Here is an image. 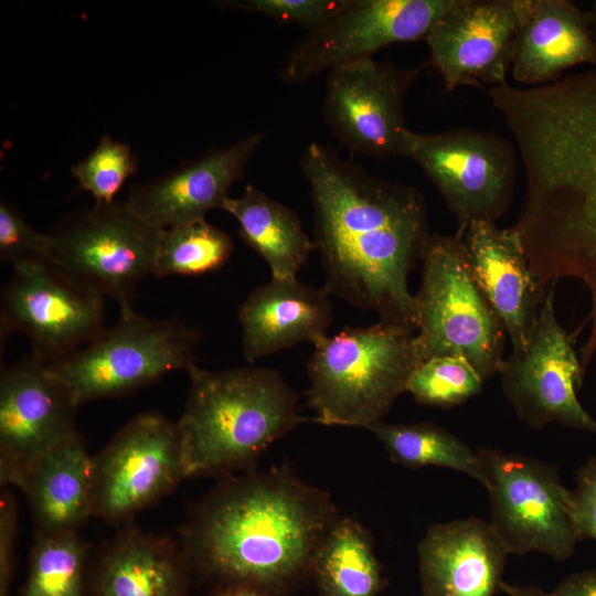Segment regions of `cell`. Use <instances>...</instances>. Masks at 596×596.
Returning <instances> with one entry per match:
<instances>
[{
  "label": "cell",
  "instance_id": "e575fe53",
  "mask_svg": "<svg viewBox=\"0 0 596 596\" xmlns=\"http://www.w3.org/2000/svg\"><path fill=\"white\" fill-rule=\"evenodd\" d=\"M17 531V509L9 492L1 493L0 500V596H7L13 564Z\"/></svg>",
  "mask_w": 596,
  "mask_h": 596
},
{
  "label": "cell",
  "instance_id": "f35d334b",
  "mask_svg": "<svg viewBox=\"0 0 596 596\" xmlns=\"http://www.w3.org/2000/svg\"><path fill=\"white\" fill-rule=\"evenodd\" d=\"M586 13L588 17L593 35L596 40V1L592 2L590 7L586 10Z\"/></svg>",
  "mask_w": 596,
  "mask_h": 596
},
{
  "label": "cell",
  "instance_id": "5bb4252c",
  "mask_svg": "<svg viewBox=\"0 0 596 596\" xmlns=\"http://www.w3.org/2000/svg\"><path fill=\"white\" fill-rule=\"evenodd\" d=\"M105 297L82 288L50 264L13 267L1 298V333L19 332L47 363L79 350L104 330Z\"/></svg>",
  "mask_w": 596,
  "mask_h": 596
},
{
  "label": "cell",
  "instance_id": "5b68a950",
  "mask_svg": "<svg viewBox=\"0 0 596 596\" xmlns=\"http://www.w3.org/2000/svg\"><path fill=\"white\" fill-rule=\"evenodd\" d=\"M415 297L424 361L466 359L483 381L503 364L505 330L470 273L460 236L430 234Z\"/></svg>",
  "mask_w": 596,
  "mask_h": 596
},
{
  "label": "cell",
  "instance_id": "ffe728a7",
  "mask_svg": "<svg viewBox=\"0 0 596 596\" xmlns=\"http://www.w3.org/2000/svg\"><path fill=\"white\" fill-rule=\"evenodd\" d=\"M330 296L324 287L316 288L297 278H272L252 290L238 309L245 360L253 364L302 342L316 344L328 336Z\"/></svg>",
  "mask_w": 596,
  "mask_h": 596
},
{
  "label": "cell",
  "instance_id": "9a60e30c",
  "mask_svg": "<svg viewBox=\"0 0 596 596\" xmlns=\"http://www.w3.org/2000/svg\"><path fill=\"white\" fill-rule=\"evenodd\" d=\"M535 0H456L425 38L428 65L448 93L507 83L515 44Z\"/></svg>",
  "mask_w": 596,
  "mask_h": 596
},
{
  "label": "cell",
  "instance_id": "cb8c5ba5",
  "mask_svg": "<svg viewBox=\"0 0 596 596\" xmlns=\"http://www.w3.org/2000/svg\"><path fill=\"white\" fill-rule=\"evenodd\" d=\"M97 596H182L175 547L137 530L123 533L100 563Z\"/></svg>",
  "mask_w": 596,
  "mask_h": 596
},
{
  "label": "cell",
  "instance_id": "7a4b0ae2",
  "mask_svg": "<svg viewBox=\"0 0 596 596\" xmlns=\"http://www.w3.org/2000/svg\"><path fill=\"white\" fill-rule=\"evenodd\" d=\"M339 513L331 497L287 468L221 482L185 529L184 547L205 571L269 594L312 572Z\"/></svg>",
  "mask_w": 596,
  "mask_h": 596
},
{
  "label": "cell",
  "instance_id": "484cf974",
  "mask_svg": "<svg viewBox=\"0 0 596 596\" xmlns=\"http://www.w3.org/2000/svg\"><path fill=\"white\" fill-rule=\"evenodd\" d=\"M384 445L391 460L408 468L444 467L464 472L487 485L486 470L478 451L435 424H386L369 428Z\"/></svg>",
  "mask_w": 596,
  "mask_h": 596
},
{
  "label": "cell",
  "instance_id": "f1b7e54d",
  "mask_svg": "<svg viewBox=\"0 0 596 596\" xmlns=\"http://www.w3.org/2000/svg\"><path fill=\"white\" fill-rule=\"evenodd\" d=\"M85 544L76 531L36 532L22 596H82Z\"/></svg>",
  "mask_w": 596,
  "mask_h": 596
},
{
  "label": "cell",
  "instance_id": "d6a6232c",
  "mask_svg": "<svg viewBox=\"0 0 596 596\" xmlns=\"http://www.w3.org/2000/svg\"><path fill=\"white\" fill-rule=\"evenodd\" d=\"M349 0H224L223 9H238L263 14L280 24L315 30L336 15Z\"/></svg>",
  "mask_w": 596,
  "mask_h": 596
},
{
  "label": "cell",
  "instance_id": "8d00e7d4",
  "mask_svg": "<svg viewBox=\"0 0 596 596\" xmlns=\"http://www.w3.org/2000/svg\"><path fill=\"white\" fill-rule=\"evenodd\" d=\"M216 596H270V594L254 585L232 583Z\"/></svg>",
  "mask_w": 596,
  "mask_h": 596
},
{
  "label": "cell",
  "instance_id": "44dd1931",
  "mask_svg": "<svg viewBox=\"0 0 596 596\" xmlns=\"http://www.w3.org/2000/svg\"><path fill=\"white\" fill-rule=\"evenodd\" d=\"M581 64H596V40L586 10L571 0H535L517 40L513 79L542 86Z\"/></svg>",
  "mask_w": 596,
  "mask_h": 596
},
{
  "label": "cell",
  "instance_id": "d590c367",
  "mask_svg": "<svg viewBox=\"0 0 596 596\" xmlns=\"http://www.w3.org/2000/svg\"><path fill=\"white\" fill-rule=\"evenodd\" d=\"M546 596H596V568L574 573L560 582Z\"/></svg>",
  "mask_w": 596,
  "mask_h": 596
},
{
  "label": "cell",
  "instance_id": "ba28073f",
  "mask_svg": "<svg viewBox=\"0 0 596 596\" xmlns=\"http://www.w3.org/2000/svg\"><path fill=\"white\" fill-rule=\"evenodd\" d=\"M400 156L418 166L436 187L461 233L475 221L497 222L509 209L518 152L502 136L471 128L418 132L406 128Z\"/></svg>",
  "mask_w": 596,
  "mask_h": 596
},
{
  "label": "cell",
  "instance_id": "7402d4cb",
  "mask_svg": "<svg viewBox=\"0 0 596 596\" xmlns=\"http://www.w3.org/2000/svg\"><path fill=\"white\" fill-rule=\"evenodd\" d=\"M92 465L75 432L26 470L18 487L29 499L39 532H74L93 515Z\"/></svg>",
  "mask_w": 596,
  "mask_h": 596
},
{
  "label": "cell",
  "instance_id": "4dcf8cb0",
  "mask_svg": "<svg viewBox=\"0 0 596 596\" xmlns=\"http://www.w3.org/2000/svg\"><path fill=\"white\" fill-rule=\"evenodd\" d=\"M138 158L130 146L103 136L95 149L72 167L78 185L89 192L95 203H111L126 180L137 173Z\"/></svg>",
  "mask_w": 596,
  "mask_h": 596
},
{
  "label": "cell",
  "instance_id": "7c38bea8",
  "mask_svg": "<svg viewBox=\"0 0 596 596\" xmlns=\"http://www.w3.org/2000/svg\"><path fill=\"white\" fill-rule=\"evenodd\" d=\"M555 284H549L528 343L504 359L502 390L517 415L536 429L550 423L596 434V419L577 398L584 379L568 334L555 315Z\"/></svg>",
  "mask_w": 596,
  "mask_h": 596
},
{
  "label": "cell",
  "instance_id": "2e32d148",
  "mask_svg": "<svg viewBox=\"0 0 596 596\" xmlns=\"http://www.w3.org/2000/svg\"><path fill=\"white\" fill-rule=\"evenodd\" d=\"M78 406L46 361L31 353L0 376V481L19 486L50 448L77 432Z\"/></svg>",
  "mask_w": 596,
  "mask_h": 596
},
{
  "label": "cell",
  "instance_id": "d4e9b609",
  "mask_svg": "<svg viewBox=\"0 0 596 596\" xmlns=\"http://www.w3.org/2000/svg\"><path fill=\"white\" fill-rule=\"evenodd\" d=\"M312 572L321 596H377L384 585L368 530L347 517L328 531Z\"/></svg>",
  "mask_w": 596,
  "mask_h": 596
},
{
  "label": "cell",
  "instance_id": "d6986e66",
  "mask_svg": "<svg viewBox=\"0 0 596 596\" xmlns=\"http://www.w3.org/2000/svg\"><path fill=\"white\" fill-rule=\"evenodd\" d=\"M423 596H494L509 552L478 518L433 524L418 544Z\"/></svg>",
  "mask_w": 596,
  "mask_h": 596
},
{
  "label": "cell",
  "instance_id": "30bf717a",
  "mask_svg": "<svg viewBox=\"0 0 596 596\" xmlns=\"http://www.w3.org/2000/svg\"><path fill=\"white\" fill-rule=\"evenodd\" d=\"M185 477L178 424L155 412L136 415L93 458V515L111 523L125 520Z\"/></svg>",
  "mask_w": 596,
  "mask_h": 596
},
{
  "label": "cell",
  "instance_id": "836d02e7",
  "mask_svg": "<svg viewBox=\"0 0 596 596\" xmlns=\"http://www.w3.org/2000/svg\"><path fill=\"white\" fill-rule=\"evenodd\" d=\"M571 514L578 541H596V457L590 456L577 471L571 491Z\"/></svg>",
  "mask_w": 596,
  "mask_h": 596
},
{
  "label": "cell",
  "instance_id": "8fae6325",
  "mask_svg": "<svg viewBox=\"0 0 596 596\" xmlns=\"http://www.w3.org/2000/svg\"><path fill=\"white\" fill-rule=\"evenodd\" d=\"M456 0H349L321 26L297 40L283 60L278 77L300 84L396 43L425 40Z\"/></svg>",
  "mask_w": 596,
  "mask_h": 596
},
{
  "label": "cell",
  "instance_id": "83f0119b",
  "mask_svg": "<svg viewBox=\"0 0 596 596\" xmlns=\"http://www.w3.org/2000/svg\"><path fill=\"white\" fill-rule=\"evenodd\" d=\"M554 278L573 277L587 288L592 308L590 332L579 358L585 370L596 352V191L576 213L551 260Z\"/></svg>",
  "mask_w": 596,
  "mask_h": 596
},
{
  "label": "cell",
  "instance_id": "4316f807",
  "mask_svg": "<svg viewBox=\"0 0 596 596\" xmlns=\"http://www.w3.org/2000/svg\"><path fill=\"white\" fill-rule=\"evenodd\" d=\"M233 251L231 236L205 219L168 227L162 232L153 276H196L215 272Z\"/></svg>",
  "mask_w": 596,
  "mask_h": 596
},
{
  "label": "cell",
  "instance_id": "6da1fadb",
  "mask_svg": "<svg viewBox=\"0 0 596 596\" xmlns=\"http://www.w3.org/2000/svg\"><path fill=\"white\" fill-rule=\"evenodd\" d=\"M300 168L310 189L323 287L380 320L417 331L408 275L430 236L423 193L373 175L318 142L306 147Z\"/></svg>",
  "mask_w": 596,
  "mask_h": 596
},
{
  "label": "cell",
  "instance_id": "4fadbf2b",
  "mask_svg": "<svg viewBox=\"0 0 596 596\" xmlns=\"http://www.w3.org/2000/svg\"><path fill=\"white\" fill-rule=\"evenodd\" d=\"M426 65L403 67L370 56L327 72L322 111L340 145L366 157L400 156L405 97Z\"/></svg>",
  "mask_w": 596,
  "mask_h": 596
},
{
  "label": "cell",
  "instance_id": "74e56055",
  "mask_svg": "<svg viewBox=\"0 0 596 596\" xmlns=\"http://www.w3.org/2000/svg\"><path fill=\"white\" fill-rule=\"evenodd\" d=\"M500 590L505 593L508 596H546V594L538 586H519L511 585L502 582L500 585Z\"/></svg>",
  "mask_w": 596,
  "mask_h": 596
},
{
  "label": "cell",
  "instance_id": "1f68e13d",
  "mask_svg": "<svg viewBox=\"0 0 596 596\" xmlns=\"http://www.w3.org/2000/svg\"><path fill=\"white\" fill-rule=\"evenodd\" d=\"M52 238L29 225L19 211L0 202V258L12 267L23 264L51 263Z\"/></svg>",
  "mask_w": 596,
  "mask_h": 596
},
{
  "label": "cell",
  "instance_id": "277c9868",
  "mask_svg": "<svg viewBox=\"0 0 596 596\" xmlns=\"http://www.w3.org/2000/svg\"><path fill=\"white\" fill-rule=\"evenodd\" d=\"M307 363L315 421L369 429L383 422L424 355L415 331L380 320L313 344Z\"/></svg>",
  "mask_w": 596,
  "mask_h": 596
},
{
  "label": "cell",
  "instance_id": "52a82bcc",
  "mask_svg": "<svg viewBox=\"0 0 596 596\" xmlns=\"http://www.w3.org/2000/svg\"><path fill=\"white\" fill-rule=\"evenodd\" d=\"M163 230L136 217L125 202L95 203L50 232V265L75 285L131 309L137 286L155 272Z\"/></svg>",
  "mask_w": 596,
  "mask_h": 596
},
{
  "label": "cell",
  "instance_id": "603a6c76",
  "mask_svg": "<svg viewBox=\"0 0 596 596\" xmlns=\"http://www.w3.org/2000/svg\"><path fill=\"white\" fill-rule=\"evenodd\" d=\"M223 210L237 221L242 240L267 263L272 278H297L315 245L295 211L252 184L240 196H230Z\"/></svg>",
  "mask_w": 596,
  "mask_h": 596
},
{
  "label": "cell",
  "instance_id": "9c48e42d",
  "mask_svg": "<svg viewBox=\"0 0 596 596\" xmlns=\"http://www.w3.org/2000/svg\"><path fill=\"white\" fill-rule=\"evenodd\" d=\"M487 476L489 524L509 554L541 552L570 558L578 542L571 490L556 468L532 457L500 449L477 450Z\"/></svg>",
  "mask_w": 596,
  "mask_h": 596
},
{
  "label": "cell",
  "instance_id": "8992f818",
  "mask_svg": "<svg viewBox=\"0 0 596 596\" xmlns=\"http://www.w3.org/2000/svg\"><path fill=\"white\" fill-rule=\"evenodd\" d=\"M200 333L175 319L119 310L114 326L71 355L49 363L77 406L130 394L195 364Z\"/></svg>",
  "mask_w": 596,
  "mask_h": 596
},
{
  "label": "cell",
  "instance_id": "f546056e",
  "mask_svg": "<svg viewBox=\"0 0 596 596\" xmlns=\"http://www.w3.org/2000/svg\"><path fill=\"white\" fill-rule=\"evenodd\" d=\"M483 380L460 356H435L423 361L409 376L405 392L418 403L450 408L479 394Z\"/></svg>",
  "mask_w": 596,
  "mask_h": 596
},
{
  "label": "cell",
  "instance_id": "ac0fdd59",
  "mask_svg": "<svg viewBox=\"0 0 596 596\" xmlns=\"http://www.w3.org/2000/svg\"><path fill=\"white\" fill-rule=\"evenodd\" d=\"M470 273L504 327L512 351L522 350L536 322L547 287L530 267L514 224L501 228L492 221H475L457 233Z\"/></svg>",
  "mask_w": 596,
  "mask_h": 596
},
{
  "label": "cell",
  "instance_id": "e0dca14e",
  "mask_svg": "<svg viewBox=\"0 0 596 596\" xmlns=\"http://www.w3.org/2000/svg\"><path fill=\"white\" fill-rule=\"evenodd\" d=\"M264 138L262 131L248 134L136 184L124 202L136 217L160 230L205 219L209 211L223 210L231 185L244 177L247 162Z\"/></svg>",
  "mask_w": 596,
  "mask_h": 596
},
{
  "label": "cell",
  "instance_id": "3957f363",
  "mask_svg": "<svg viewBox=\"0 0 596 596\" xmlns=\"http://www.w3.org/2000/svg\"><path fill=\"white\" fill-rule=\"evenodd\" d=\"M184 411L177 422L187 475L243 469L301 421L297 396L270 368L207 371L192 365Z\"/></svg>",
  "mask_w": 596,
  "mask_h": 596
}]
</instances>
